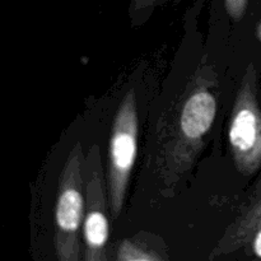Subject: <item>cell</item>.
I'll use <instances>...</instances> for the list:
<instances>
[{"label": "cell", "mask_w": 261, "mask_h": 261, "mask_svg": "<svg viewBox=\"0 0 261 261\" xmlns=\"http://www.w3.org/2000/svg\"><path fill=\"white\" fill-rule=\"evenodd\" d=\"M261 228V181L255 188L246 203L244 204L241 214L234 223V231L242 237H247Z\"/></svg>", "instance_id": "4"}, {"label": "cell", "mask_w": 261, "mask_h": 261, "mask_svg": "<svg viewBox=\"0 0 261 261\" xmlns=\"http://www.w3.org/2000/svg\"><path fill=\"white\" fill-rule=\"evenodd\" d=\"M138 107L134 89L125 93L112 125L109 153V205L114 217L122 211L137 158Z\"/></svg>", "instance_id": "3"}, {"label": "cell", "mask_w": 261, "mask_h": 261, "mask_svg": "<svg viewBox=\"0 0 261 261\" xmlns=\"http://www.w3.org/2000/svg\"><path fill=\"white\" fill-rule=\"evenodd\" d=\"M167 0H130V14L143 15Z\"/></svg>", "instance_id": "6"}, {"label": "cell", "mask_w": 261, "mask_h": 261, "mask_svg": "<svg viewBox=\"0 0 261 261\" xmlns=\"http://www.w3.org/2000/svg\"><path fill=\"white\" fill-rule=\"evenodd\" d=\"M249 0H224V8L232 20L240 22L247 10Z\"/></svg>", "instance_id": "5"}, {"label": "cell", "mask_w": 261, "mask_h": 261, "mask_svg": "<svg viewBox=\"0 0 261 261\" xmlns=\"http://www.w3.org/2000/svg\"><path fill=\"white\" fill-rule=\"evenodd\" d=\"M216 71L208 64H201L189 82L175 116L167 127L163 143V171L166 180L190 170L204 145L217 115Z\"/></svg>", "instance_id": "1"}, {"label": "cell", "mask_w": 261, "mask_h": 261, "mask_svg": "<svg viewBox=\"0 0 261 261\" xmlns=\"http://www.w3.org/2000/svg\"><path fill=\"white\" fill-rule=\"evenodd\" d=\"M133 261H148V260H144V259H135V260H133Z\"/></svg>", "instance_id": "8"}, {"label": "cell", "mask_w": 261, "mask_h": 261, "mask_svg": "<svg viewBox=\"0 0 261 261\" xmlns=\"http://www.w3.org/2000/svg\"><path fill=\"white\" fill-rule=\"evenodd\" d=\"M228 140L237 171L244 176L256 172L261 167V107L254 63L247 65L234 98Z\"/></svg>", "instance_id": "2"}, {"label": "cell", "mask_w": 261, "mask_h": 261, "mask_svg": "<svg viewBox=\"0 0 261 261\" xmlns=\"http://www.w3.org/2000/svg\"><path fill=\"white\" fill-rule=\"evenodd\" d=\"M255 251L261 257V228L257 231L256 239H255Z\"/></svg>", "instance_id": "7"}]
</instances>
